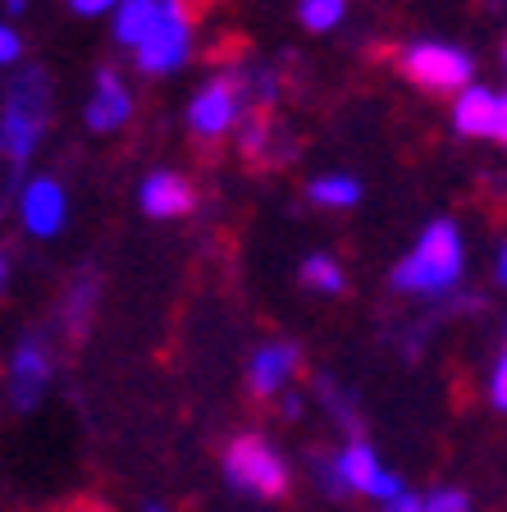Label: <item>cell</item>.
Here are the masks:
<instances>
[{
    "label": "cell",
    "instance_id": "8",
    "mask_svg": "<svg viewBox=\"0 0 507 512\" xmlns=\"http://www.w3.org/2000/svg\"><path fill=\"white\" fill-rule=\"evenodd\" d=\"M243 115V83L238 78H215L206 83L188 106V128L197 138H224Z\"/></svg>",
    "mask_w": 507,
    "mask_h": 512
},
{
    "label": "cell",
    "instance_id": "2",
    "mask_svg": "<svg viewBox=\"0 0 507 512\" xmlns=\"http://www.w3.org/2000/svg\"><path fill=\"white\" fill-rule=\"evenodd\" d=\"M46 115H51V83H46L42 69H23L10 83L5 115H0V156H5L10 170L28 165V156L42 142Z\"/></svg>",
    "mask_w": 507,
    "mask_h": 512
},
{
    "label": "cell",
    "instance_id": "1",
    "mask_svg": "<svg viewBox=\"0 0 507 512\" xmlns=\"http://www.w3.org/2000/svg\"><path fill=\"white\" fill-rule=\"evenodd\" d=\"M466 270V252H462V234H457L453 220H434L425 224L421 243L407 261H398L393 270V288L398 293H425V298H439V293H453L457 279Z\"/></svg>",
    "mask_w": 507,
    "mask_h": 512
},
{
    "label": "cell",
    "instance_id": "15",
    "mask_svg": "<svg viewBox=\"0 0 507 512\" xmlns=\"http://www.w3.org/2000/svg\"><path fill=\"white\" fill-rule=\"evenodd\" d=\"M156 19V0H119L115 5V42L138 46Z\"/></svg>",
    "mask_w": 507,
    "mask_h": 512
},
{
    "label": "cell",
    "instance_id": "26",
    "mask_svg": "<svg viewBox=\"0 0 507 512\" xmlns=\"http://www.w3.org/2000/svg\"><path fill=\"white\" fill-rule=\"evenodd\" d=\"M142 512H169V508H160V503H147V508H142Z\"/></svg>",
    "mask_w": 507,
    "mask_h": 512
},
{
    "label": "cell",
    "instance_id": "24",
    "mask_svg": "<svg viewBox=\"0 0 507 512\" xmlns=\"http://www.w3.org/2000/svg\"><path fill=\"white\" fill-rule=\"evenodd\" d=\"M494 279H498V284H503V279H507V256H503V252L494 256Z\"/></svg>",
    "mask_w": 507,
    "mask_h": 512
},
{
    "label": "cell",
    "instance_id": "23",
    "mask_svg": "<svg viewBox=\"0 0 507 512\" xmlns=\"http://www.w3.org/2000/svg\"><path fill=\"white\" fill-rule=\"evenodd\" d=\"M416 508H421V494H412V490H402L398 499L384 503V512H416Z\"/></svg>",
    "mask_w": 507,
    "mask_h": 512
},
{
    "label": "cell",
    "instance_id": "6",
    "mask_svg": "<svg viewBox=\"0 0 507 512\" xmlns=\"http://www.w3.org/2000/svg\"><path fill=\"white\" fill-rule=\"evenodd\" d=\"M334 476L338 485H343V494H370V499H398L407 485H402V476H393V471L380 467V458H375V448L361 444V439H352L343 453L334 458Z\"/></svg>",
    "mask_w": 507,
    "mask_h": 512
},
{
    "label": "cell",
    "instance_id": "5",
    "mask_svg": "<svg viewBox=\"0 0 507 512\" xmlns=\"http://www.w3.org/2000/svg\"><path fill=\"white\" fill-rule=\"evenodd\" d=\"M402 74L425 92H462L476 78V60L448 42H412L402 51Z\"/></svg>",
    "mask_w": 507,
    "mask_h": 512
},
{
    "label": "cell",
    "instance_id": "10",
    "mask_svg": "<svg viewBox=\"0 0 507 512\" xmlns=\"http://www.w3.org/2000/svg\"><path fill=\"white\" fill-rule=\"evenodd\" d=\"M51 384V352H46L42 339H19V348L10 352V398L14 407H37V398L46 394Z\"/></svg>",
    "mask_w": 507,
    "mask_h": 512
},
{
    "label": "cell",
    "instance_id": "3",
    "mask_svg": "<svg viewBox=\"0 0 507 512\" xmlns=\"http://www.w3.org/2000/svg\"><path fill=\"white\" fill-rule=\"evenodd\" d=\"M224 476L233 490L256 499H284L288 494V462L261 435H238L224 448Z\"/></svg>",
    "mask_w": 507,
    "mask_h": 512
},
{
    "label": "cell",
    "instance_id": "16",
    "mask_svg": "<svg viewBox=\"0 0 507 512\" xmlns=\"http://www.w3.org/2000/svg\"><path fill=\"white\" fill-rule=\"evenodd\" d=\"M302 279H307L316 293H343V284H348V275H343V266H338L334 256L316 252L302 261Z\"/></svg>",
    "mask_w": 507,
    "mask_h": 512
},
{
    "label": "cell",
    "instance_id": "20",
    "mask_svg": "<svg viewBox=\"0 0 507 512\" xmlns=\"http://www.w3.org/2000/svg\"><path fill=\"white\" fill-rule=\"evenodd\" d=\"M23 55V42H19V32L10 28V23H0V64H14Z\"/></svg>",
    "mask_w": 507,
    "mask_h": 512
},
{
    "label": "cell",
    "instance_id": "28",
    "mask_svg": "<svg viewBox=\"0 0 507 512\" xmlns=\"http://www.w3.org/2000/svg\"><path fill=\"white\" fill-rule=\"evenodd\" d=\"M83 512H92V508H83Z\"/></svg>",
    "mask_w": 507,
    "mask_h": 512
},
{
    "label": "cell",
    "instance_id": "19",
    "mask_svg": "<svg viewBox=\"0 0 507 512\" xmlns=\"http://www.w3.org/2000/svg\"><path fill=\"white\" fill-rule=\"evenodd\" d=\"M489 403L507 407V362H503V357H498L494 371H489Z\"/></svg>",
    "mask_w": 507,
    "mask_h": 512
},
{
    "label": "cell",
    "instance_id": "14",
    "mask_svg": "<svg viewBox=\"0 0 507 512\" xmlns=\"http://www.w3.org/2000/svg\"><path fill=\"white\" fill-rule=\"evenodd\" d=\"M307 197L316 206H329V211H348L361 202V183L352 174H320V179H311Z\"/></svg>",
    "mask_w": 507,
    "mask_h": 512
},
{
    "label": "cell",
    "instance_id": "9",
    "mask_svg": "<svg viewBox=\"0 0 507 512\" xmlns=\"http://www.w3.org/2000/svg\"><path fill=\"white\" fill-rule=\"evenodd\" d=\"M19 215L32 238H55L64 229V215H69V197L55 179L37 174V179H28V188L19 197Z\"/></svg>",
    "mask_w": 507,
    "mask_h": 512
},
{
    "label": "cell",
    "instance_id": "13",
    "mask_svg": "<svg viewBox=\"0 0 507 512\" xmlns=\"http://www.w3.org/2000/svg\"><path fill=\"white\" fill-rule=\"evenodd\" d=\"M297 366H302V352H297L293 343H265V348L252 357L247 384H252L256 398H275L279 389L297 375Z\"/></svg>",
    "mask_w": 507,
    "mask_h": 512
},
{
    "label": "cell",
    "instance_id": "27",
    "mask_svg": "<svg viewBox=\"0 0 507 512\" xmlns=\"http://www.w3.org/2000/svg\"><path fill=\"white\" fill-rule=\"evenodd\" d=\"M0 288H5V261H0Z\"/></svg>",
    "mask_w": 507,
    "mask_h": 512
},
{
    "label": "cell",
    "instance_id": "12",
    "mask_svg": "<svg viewBox=\"0 0 507 512\" xmlns=\"http://www.w3.org/2000/svg\"><path fill=\"white\" fill-rule=\"evenodd\" d=\"M197 206V188H192L183 174L174 170H156L142 179V211L156 215V220H179Z\"/></svg>",
    "mask_w": 507,
    "mask_h": 512
},
{
    "label": "cell",
    "instance_id": "4",
    "mask_svg": "<svg viewBox=\"0 0 507 512\" xmlns=\"http://www.w3.org/2000/svg\"><path fill=\"white\" fill-rule=\"evenodd\" d=\"M192 51V14L183 0H156V19H151L147 37L133 46L142 74H169L179 69Z\"/></svg>",
    "mask_w": 507,
    "mask_h": 512
},
{
    "label": "cell",
    "instance_id": "7",
    "mask_svg": "<svg viewBox=\"0 0 507 512\" xmlns=\"http://www.w3.org/2000/svg\"><path fill=\"white\" fill-rule=\"evenodd\" d=\"M453 128L462 138H485V142H503L507 138V101L503 92L485 83H466L453 101Z\"/></svg>",
    "mask_w": 507,
    "mask_h": 512
},
{
    "label": "cell",
    "instance_id": "18",
    "mask_svg": "<svg viewBox=\"0 0 507 512\" xmlns=\"http://www.w3.org/2000/svg\"><path fill=\"white\" fill-rule=\"evenodd\" d=\"M416 512H471V499L462 490H434V494H421Z\"/></svg>",
    "mask_w": 507,
    "mask_h": 512
},
{
    "label": "cell",
    "instance_id": "25",
    "mask_svg": "<svg viewBox=\"0 0 507 512\" xmlns=\"http://www.w3.org/2000/svg\"><path fill=\"white\" fill-rule=\"evenodd\" d=\"M5 10H10V14H23V10H28V0H5Z\"/></svg>",
    "mask_w": 507,
    "mask_h": 512
},
{
    "label": "cell",
    "instance_id": "17",
    "mask_svg": "<svg viewBox=\"0 0 507 512\" xmlns=\"http://www.w3.org/2000/svg\"><path fill=\"white\" fill-rule=\"evenodd\" d=\"M343 14H348V0H302L297 5V19L307 23L311 32H329L343 23Z\"/></svg>",
    "mask_w": 507,
    "mask_h": 512
},
{
    "label": "cell",
    "instance_id": "21",
    "mask_svg": "<svg viewBox=\"0 0 507 512\" xmlns=\"http://www.w3.org/2000/svg\"><path fill=\"white\" fill-rule=\"evenodd\" d=\"M87 307H92V284H78V293H74V302H69V325H83V316H87Z\"/></svg>",
    "mask_w": 507,
    "mask_h": 512
},
{
    "label": "cell",
    "instance_id": "22",
    "mask_svg": "<svg viewBox=\"0 0 507 512\" xmlns=\"http://www.w3.org/2000/svg\"><path fill=\"white\" fill-rule=\"evenodd\" d=\"M69 5H74L78 14H87V19H92V14H110L119 0H69Z\"/></svg>",
    "mask_w": 507,
    "mask_h": 512
},
{
    "label": "cell",
    "instance_id": "11",
    "mask_svg": "<svg viewBox=\"0 0 507 512\" xmlns=\"http://www.w3.org/2000/svg\"><path fill=\"white\" fill-rule=\"evenodd\" d=\"M128 115H133V96H128L124 78L115 69H101L92 87V101H87V128L92 133H115V128L128 124Z\"/></svg>",
    "mask_w": 507,
    "mask_h": 512
}]
</instances>
